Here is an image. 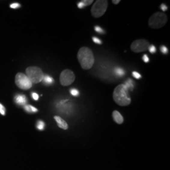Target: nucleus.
Listing matches in <instances>:
<instances>
[{
    "instance_id": "obj_1",
    "label": "nucleus",
    "mask_w": 170,
    "mask_h": 170,
    "mask_svg": "<svg viewBox=\"0 0 170 170\" xmlns=\"http://www.w3.org/2000/svg\"><path fill=\"white\" fill-rule=\"evenodd\" d=\"M77 57L82 69L88 70L93 66L95 58L92 50L90 48L87 47H81L77 52Z\"/></svg>"
},
{
    "instance_id": "obj_2",
    "label": "nucleus",
    "mask_w": 170,
    "mask_h": 170,
    "mask_svg": "<svg viewBox=\"0 0 170 170\" xmlns=\"http://www.w3.org/2000/svg\"><path fill=\"white\" fill-rule=\"evenodd\" d=\"M128 89L124 84L118 85L114 91L113 99L115 102L122 107L129 105L131 103V99L129 95Z\"/></svg>"
},
{
    "instance_id": "obj_3",
    "label": "nucleus",
    "mask_w": 170,
    "mask_h": 170,
    "mask_svg": "<svg viewBox=\"0 0 170 170\" xmlns=\"http://www.w3.org/2000/svg\"><path fill=\"white\" fill-rule=\"evenodd\" d=\"M168 21L167 16L164 13L156 12L149 18L148 24L151 29H158L166 25Z\"/></svg>"
},
{
    "instance_id": "obj_4",
    "label": "nucleus",
    "mask_w": 170,
    "mask_h": 170,
    "mask_svg": "<svg viewBox=\"0 0 170 170\" xmlns=\"http://www.w3.org/2000/svg\"><path fill=\"white\" fill-rule=\"evenodd\" d=\"M108 1L107 0H98L94 3L91 9V13L95 18L102 17L106 12L108 7Z\"/></svg>"
},
{
    "instance_id": "obj_5",
    "label": "nucleus",
    "mask_w": 170,
    "mask_h": 170,
    "mask_svg": "<svg viewBox=\"0 0 170 170\" xmlns=\"http://www.w3.org/2000/svg\"><path fill=\"white\" fill-rule=\"evenodd\" d=\"M26 75L32 83H38L42 81L44 73L40 68L32 66L26 69Z\"/></svg>"
},
{
    "instance_id": "obj_6",
    "label": "nucleus",
    "mask_w": 170,
    "mask_h": 170,
    "mask_svg": "<svg viewBox=\"0 0 170 170\" xmlns=\"http://www.w3.org/2000/svg\"><path fill=\"white\" fill-rule=\"evenodd\" d=\"M15 83L17 86L22 90H29L32 87V83L27 75L18 73L15 76Z\"/></svg>"
},
{
    "instance_id": "obj_7",
    "label": "nucleus",
    "mask_w": 170,
    "mask_h": 170,
    "mask_svg": "<svg viewBox=\"0 0 170 170\" xmlns=\"http://www.w3.org/2000/svg\"><path fill=\"white\" fill-rule=\"evenodd\" d=\"M75 74L70 69H64L60 74V83L64 87L71 85L75 80Z\"/></svg>"
},
{
    "instance_id": "obj_8",
    "label": "nucleus",
    "mask_w": 170,
    "mask_h": 170,
    "mask_svg": "<svg viewBox=\"0 0 170 170\" xmlns=\"http://www.w3.org/2000/svg\"><path fill=\"white\" fill-rule=\"evenodd\" d=\"M149 47V43L145 39H138L134 41L130 45V49L135 53H139L147 50Z\"/></svg>"
},
{
    "instance_id": "obj_9",
    "label": "nucleus",
    "mask_w": 170,
    "mask_h": 170,
    "mask_svg": "<svg viewBox=\"0 0 170 170\" xmlns=\"http://www.w3.org/2000/svg\"><path fill=\"white\" fill-rule=\"evenodd\" d=\"M54 119L56 121L57 126H59V127H60L62 129L64 130H67L68 129V123L65 122L61 117H59V116H55L54 117Z\"/></svg>"
},
{
    "instance_id": "obj_10",
    "label": "nucleus",
    "mask_w": 170,
    "mask_h": 170,
    "mask_svg": "<svg viewBox=\"0 0 170 170\" xmlns=\"http://www.w3.org/2000/svg\"><path fill=\"white\" fill-rule=\"evenodd\" d=\"M15 102L19 105H25L27 103V98L24 95H17L15 97Z\"/></svg>"
},
{
    "instance_id": "obj_11",
    "label": "nucleus",
    "mask_w": 170,
    "mask_h": 170,
    "mask_svg": "<svg viewBox=\"0 0 170 170\" xmlns=\"http://www.w3.org/2000/svg\"><path fill=\"white\" fill-rule=\"evenodd\" d=\"M112 117L114 121L118 124H122L123 122V118L122 115L117 110H114L112 113Z\"/></svg>"
},
{
    "instance_id": "obj_12",
    "label": "nucleus",
    "mask_w": 170,
    "mask_h": 170,
    "mask_svg": "<svg viewBox=\"0 0 170 170\" xmlns=\"http://www.w3.org/2000/svg\"><path fill=\"white\" fill-rule=\"evenodd\" d=\"M24 109L26 112H27L28 113H35L38 112L37 108L34 107L33 106L30 105H25L24 107Z\"/></svg>"
},
{
    "instance_id": "obj_13",
    "label": "nucleus",
    "mask_w": 170,
    "mask_h": 170,
    "mask_svg": "<svg viewBox=\"0 0 170 170\" xmlns=\"http://www.w3.org/2000/svg\"><path fill=\"white\" fill-rule=\"evenodd\" d=\"M134 81L131 80V79H128L126 83H125V84L126 85V87H127V88L129 90H130V91H132L133 89H134Z\"/></svg>"
},
{
    "instance_id": "obj_14",
    "label": "nucleus",
    "mask_w": 170,
    "mask_h": 170,
    "mask_svg": "<svg viewBox=\"0 0 170 170\" xmlns=\"http://www.w3.org/2000/svg\"><path fill=\"white\" fill-rule=\"evenodd\" d=\"M42 80L44 81V83L45 84H50L52 83H53V82H54L53 78L50 77V76H48V75L44 76Z\"/></svg>"
},
{
    "instance_id": "obj_15",
    "label": "nucleus",
    "mask_w": 170,
    "mask_h": 170,
    "mask_svg": "<svg viewBox=\"0 0 170 170\" xmlns=\"http://www.w3.org/2000/svg\"><path fill=\"white\" fill-rule=\"evenodd\" d=\"M115 73L117 76H118L119 77H122L123 76L124 74H125V71H124L122 68H117L115 69L114 70Z\"/></svg>"
},
{
    "instance_id": "obj_16",
    "label": "nucleus",
    "mask_w": 170,
    "mask_h": 170,
    "mask_svg": "<svg viewBox=\"0 0 170 170\" xmlns=\"http://www.w3.org/2000/svg\"><path fill=\"white\" fill-rule=\"evenodd\" d=\"M36 127L39 130H43L45 128V123L42 120H38L36 124Z\"/></svg>"
},
{
    "instance_id": "obj_17",
    "label": "nucleus",
    "mask_w": 170,
    "mask_h": 170,
    "mask_svg": "<svg viewBox=\"0 0 170 170\" xmlns=\"http://www.w3.org/2000/svg\"><path fill=\"white\" fill-rule=\"evenodd\" d=\"M70 93L71 95H73L74 96H77L80 95V92L77 89L75 88H72L70 90Z\"/></svg>"
},
{
    "instance_id": "obj_18",
    "label": "nucleus",
    "mask_w": 170,
    "mask_h": 170,
    "mask_svg": "<svg viewBox=\"0 0 170 170\" xmlns=\"http://www.w3.org/2000/svg\"><path fill=\"white\" fill-rule=\"evenodd\" d=\"M81 2L84 4V6H89L91 4H92V3H93V0H83V1H81Z\"/></svg>"
},
{
    "instance_id": "obj_19",
    "label": "nucleus",
    "mask_w": 170,
    "mask_h": 170,
    "mask_svg": "<svg viewBox=\"0 0 170 170\" xmlns=\"http://www.w3.org/2000/svg\"><path fill=\"white\" fill-rule=\"evenodd\" d=\"M0 114L2 115H5L6 114V109L2 103H0Z\"/></svg>"
},
{
    "instance_id": "obj_20",
    "label": "nucleus",
    "mask_w": 170,
    "mask_h": 170,
    "mask_svg": "<svg viewBox=\"0 0 170 170\" xmlns=\"http://www.w3.org/2000/svg\"><path fill=\"white\" fill-rule=\"evenodd\" d=\"M148 49H149V52H151V53H152V54H154L155 52H156V47L154 46V45H149Z\"/></svg>"
},
{
    "instance_id": "obj_21",
    "label": "nucleus",
    "mask_w": 170,
    "mask_h": 170,
    "mask_svg": "<svg viewBox=\"0 0 170 170\" xmlns=\"http://www.w3.org/2000/svg\"><path fill=\"white\" fill-rule=\"evenodd\" d=\"M132 74L133 77L134 78H135V79L139 80V79H141V75L139 73H137V72H136V71L132 72Z\"/></svg>"
},
{
    "instance_id": "obj_22",
    "label": "nucleus",
    "mask_w": 170,
    "mask_h": 170,
    "mask_svg": "<svg viewBox=\"0 0 170 170\" xmlns=\"http://www.w3.org/2000/svg\"><path fill=\"white\" fill-rule=\"evenodd\" d=\"M160 50H161V52H162V53L165 54H168V48L166 47L165 46V45H162V46L160 48Z\"/></svg>"
},
{
    "instance_id": "obj_23",
    "label": "nucleus",
    "mask_w": 170,
    "mask_h": 170,
    "mask_svg": "<svg viewBox=\"0 0 170 170\" xmlns=\"http://www.w3.org/2000/svg\"><path fill=\"white\" fill-rule=\"evenodd\" d=\"M95 30L96 32L99 34H103L104 33V30L102 29V28H101L100 27H99V26H96L95 27Z\"/></svg>"
},
{
    "instance_id": "obj_24",
    "label": "nucleus",
    "mask_w": 170,
    "mask_h": 170,
    "mask_svg": "<svg viewBox=\"0 0 170 170\" xmlns=\"http://www.w3.org/2000/svg\"><path fill=\"white\" fill-rule=\"evenodd\" d=\"M92 39H93V41L95 44H102V41L99 38H97L96 37H93Z\"/></svg>"
},
{
    "instance_id": "obj_25",
    "label": "nucleus",
    "mask_w": 170,
    "mask_h": 170,
    "mask_svg": "<svg viewBox=\"0 0 170 170\" xmlns=\"http://www.w3.org/2000/svg\"><path fill=\"white\" fill-rule=\"evenodd\" d=\"M20 6V5L18 3H13L10 5V7L11 8H19Z\"/></svg>"
},
{
    "instance_id": "obj_26",
    "label": "nucleus",
    "mask_w": 170,
    "mask_h": 170,
    "mask_svg": "<svg viewBox=\"0 0 170 170\" xmlns=\"http://www.w3.org/2000/svg\"><path fill=\"white\" fill-rule=\"evenodd\" d=\"M142 60L145 63H148L149 61V59L147 55H146V54L144 55L143 57H142Z\"/></svg>"
},
{
    "instance_id": "obj_27",
    "label": "nucleus",
    "mask_w": 170,
    "mask_h": 170,
    "mask_svg": "<svg viewBox=\"0 0 170 170\" xmlns=\"http://www.w3.org/2000/svg\"><path fill=\"white\" fill-rule=\"evenodd\" d=\"M161 9L162 10V11H165L168 10V6L165 4H161Z\"/></svg>"
},
{
    "instance_id": "obj_28",
    "label": "nucleus",
    "mask_w": 170,
    "mask_h": 170,
    "mask_svg": "<svg viewBox=\"0 0 170 170\" xmlns=\"http://www.w3.org/2000/svg\"><path fill=\"white\" fill-rule=\"evenodd\" d=\"M32 98H33L34 100H38V95L36 93H32Z\"/></svg>"
},
{
    "instance_id": "obj_29",
    "label": "nucleus",
    "mask_w": 170,
    "mask_h": 170,
    "mask_svg": "<svg viewBox=\"0 0 170 170\" xmlns=\"http://www.w3.org/2000/svg\"><path fill=\"white\" fill-rule=\"evenodd\" d=\"M77 7L79 8L80 9H82V8H84L85 6L84 5V4L82 3V2H80L77 3Z\"/></svg>"
},
{
    "instance_id": "obj_30",
    "label": "nucleus",
    "mask_w": 170,
    "mask_h": 170,
    "mask_svg": "<svg viewBox=\"0 0 170 170\" xmlns=\"http://www.w3.org/2000/svg\"><path fill=\"white\" fill-rule=\"evenodd\" d=\"M120 2V0H117V1H115V0H113V1H112V3H113L114 5L119 4Z\"/></svg>"
}]
</instances>
